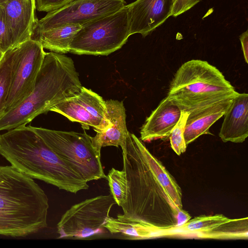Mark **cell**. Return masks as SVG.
Returning a JSON list of instances; mask_svg holds the SVG:
<instances>
[{
    "mask_svg": "<svg viewBox=\"0 0 248 248\" xmlns=\"http://www.w3.org/2000/svg\"><path fill=\"white\" fill-rule=\"evenodd\" d=\"M4 53H3L2 52H1L0 51V62L2 58V56L3 55Z\"/></svg>",
    "mask_w": 248,
    "mask_h": 248,
    "instance_id": "cell-32",
    "label": "cell"
},
{
    "mask_svg": "<svg viewBox=\"0 0 248 248\" xmlns=\"http://www.w3.org/2000/svg\"><path fill=\"white\" fill-rule=\"evenodd\" d=\"M238 93L216 67L205 61L191 60L175 73L167 97L182 111L189 113Z\"/></svg>",
    "mask_w": 248,
    "mask_h": 248,
    "instance_id": "cell-5",
    "label": "cell"
},
{
    "mask_svg": "<svg viewBox=\"0 0 248 248\" xmlns=\"http://www.w3.org/2000/svg\"><path fill=\"white\" fill-rule=\"evenodd\" d=\"M234 97L189 113L184 133L186 144L187 145L201 135L211 134L209 128L224 115Z\"/></svg>",
    "mask_w": 248,
    "mask_h": 248,
    "instance_id": "cell-17",
    "label": "cell"
},
{
    "mask_svg": "<svg viewBox=\"0 0 248 248\" xmlns=\"http://www.w3.org/2000/svg\"><path fill=\"white\" fill-rule=\"evenodd\" d=\"M13 38V48L32 37L37 18L30 0H8L2 5Z\"/></svg>",
    "mask_w": 248,
    "mask_h": 248,
    "instance_id": "cell-13",
    "label": "cell"
},
{
    "mask_svg": "<svg viewBox=\"0 0 248 248\" xmlns=\"http://www.w3.org/2000/svg\"><path fill=\"white\" fill-rule=\"evenodd\" d=\"M130 36L128 7L125 5L82 25L70 43L69 52L108 55L121 48Z\"/></svg>",
    "mask_w": 248,
    "mask_h": 248,
    "instance_id": "cell-6",
    "label": "cell"
},
{
    "mask_svg": "<svg viewBox=\"0 0 248 248\" xmlns=\"http://www.w3.org/2000/svg\"><path fill=\"white\" fill-rule=\"evenodd\" d=\"M73 0H35V7L38 11L48 13L59 9Z\"/></svg>",
    "mask_w": 248,
    "mask_h": 248,
    "instance_id": "cell-26",
    "label": "cell"
},
{
    "mask_svg": "<svg viewBox=\"0 0 248 248\" xmlns=\"http://www.w3.org/2000/svg\"><path fill=\"white\" fill-rule=\"evenodd\" d=\"M8 0H0V5H3Z\"/></svg>",
    "mask_w": 248,
    "mask_h": 248,
    "instance_id": "cell-30",
    "label": "cell"
},
{
    "mask_svg": "<svg viewBox=\"0 0 248 248\" xmlns=\"http://www.w3.org/2000/svg\"><path fill=\"white\" fill-rule=\"evenodd\" d=\"M145 155L157 180L164 187L179 210L183 209L181 189L162 163L146 148Z\"/></svg>",
    "mask_w": 248,
    "mask_h": 248,
    "instance_id": "cell-21",
    "label": "cell"
},
{
    "mask_svg": "<svg viewBox=\"0 0 248 248\" xmlns=\"http://www.w3.org/2000/svg\"><path fill=\"white\" fill-rule=\"evenodd\" d=\"M81 27L79 24L64 25L35 33L31 38L38 40L44 48L66 53L69 52L70 43Z\"/></svg>",
    "mask_w": 248,
    "mask_h": 248,
    "instance_id": "cell-19",
    "label": "cell"
},
{
    "mask_svg": "<svg viewBox=\"0 0 248 248\" xmlns=\"http://www.w3.org/2000/svg\"><path fill=\"white\" fill-rule=\"evenodd\" d=\"M242 50L245 62L248 63V31L247 30L239 36Z\"/></svg>",
    "mask_w": 248,
    "mask_h": 248,
    "instance_id": "cell-28",
    "label": "cell"
},
{
    "mask_svg": "<svg viewBox=\"0 0 248 248\" xmlns=\"http://www.w3.org/2000/svg\"><path fill=\"white\" fill-rule=\"evenodd\" d=\"M13 38L6 22L3 7L0 5V51L3 53L12 49Z\"/></svg>",
    "mask_w": 248,
    "mask_h": 248,
    "instance_id": "cell-25",
    "label": "cell"
},
{
    "mask_svg": "<svg viewBox=\"0 0 248 248\" xmlns=\"http://www.w3.org/2000/svg\"><path fill=\"white\" fill-rule=\"evenodd\" d=\"M125 3L124 0H73L58 10L47 13L41 19H37L33 34L66 24L82 26L120 9Z\"/></svg>",
    "mask_w": 248,
    "mask_h": 248,
    "instance_id": "cell-10",
    "label": "cell"
},
{
    "mask_svg": "<svg viewBox=\"0 0 248 248\" xmlns=\"http://www.w3.org/2000/svg\"><path fill=\"white\" fill-rule=\"evenodd\" d=\"M82 85L72 59L46 52L31 94L0 118V131L26 125L60 102L76 96Z\"/></svg>",
    "mask_w": 248,
    "mask_h": 248,
    "instance_id": "cell-4",
    "label": "cell"
},
{
    "mask_svg": "<svg viewBox=\"0 0 248 248\" xmlns=\"http://www.w3.org/2000/svg\"><path fill=\"white\" fill-rule=\"evenodd\" d=\"M60 157L88 182L106 178L100 153L86 133L51 130L30 126Z\"/></svg>",
    "mask_w": 248,
    "mask_h": 248,
    "instance_id": "cell-7",
    "label": "cell"
},
{
    "mask_svg": "<svg viewBox=\"0 0 248 248\" xmlns=\"http://www.w3.org/2000/svg\"><path fill=\"white\" fill-rule=\"evenodd\" d=\"M14 48L4 53L0 62V118L5 113L11 82Z\"/></svg>",
    "mask_w": 248,
    "mask_h": 248,
    "instance_id": "cell-22",
    "label": "cell"
},
{
    "mask_svg": "<svg viewBox=\"0 0 248 248\" xmlns=\"http://www.w3.org/2000/svg\"><path fill=\"white\" fill-rule=\"evenodd\" d=\"M110 194L119 206L124 204L127 198V181L125 171L114 168L109 170L107 176Z\"/></svg>",
    "mask_w": 248,
    "mask_h": 248,
    "instance_id": "cell-23",
    "label": "cell"
},
{
    "mask_svg": "<svg viewBox=\"0 0 248 248\" xmlns=\"http://www.w3.org/2000/svg\"><path fill=\"white\" fill-rule=\"evenodd\" d=\"M32 5L35 7V0H30ZM36 8V7H35Z\"/></svg>",
    "mask_w": 248,
    "mask_h": 248,
    "instance_id": "cell-31",
    "label": "cell"
},
{
    "mask_svg": "<svg viewBox=\"0 0 248 248\" xmlns=\"http://www.w3.org/2000/svg\"><path fill=\"white\" fill-rule=\"evenodd\" d=\"M181 110L167 97L163 99L148 117L140 128V139L150 141L169 137L179 121Z\"/></svg>",
    "mask_w": 248,
    "mask_h": 248,
    "instance_id": "cell-14",
    "label": "cell"
},
{
    "mask_svg": "<svg viewBox=\"0 0 248 248\" xmlns=\"http://www.w3.org/2000/svg\"><path fill=\"white\" fill-rule=\"evenodd\" d=\"M109 124L104 130L96 132L92 137L93 144L96 150L100 153L102 147L113 146L124 147L126 139L129 132L126 124L125 109L123 103L118 100L106 101Z\"/></svg>",
    "mask_w": 248,
    "mask_h": 248,
    "instance_id": "cell-15",
    "label": "cell"
},
{
    "mask_svg": "<svg viewBox=\"0 0 248 248\" xmlns=\"http://www.w3.org/2000/svg\"><path fill=\"white\" fill-rule=\"evenodd\" d=\"M104 227L111 234H121L131 240L145 239L155 237L157 227L139 222L122 220L109 217Z\"/></svg>",
    "mask_w": 248,
    "mask_h": 248,
    "instance_id": "cell-20",
    "label": "cell"
},
{
    "mask_svg": "<svg viewBox=\"0 0 248 248\" xmlns=\"http://www.w3.org/2000/svg\"><path fill=\"white\" fill-rule=\"evenodd\" d=\"M188 115V112L181 111L180 119L169 136L171 147L178 155L184 153L186 149L187 145L185 141L184 133Z\"/></svg>",
    "mask_w": 248,
    "mask_h": 248,
    "instance_id": "cell-24",
    "label": "cell"
},
{
    "mask_svg": "<svg viewBox=\"0 0 248 248\" xmlns=\"http://www.w3.org/2000/svg\"><path fill=\"white\" fill-rule=\"evenodd\" d=\"M116 204L109 194L72 205L57 224L58 238L85 239L103 233L111 209Z\"/></svg>",
    "mask_w": 248,
    "mask_h": 248,
    "instance_id": "cell-8",
    "label": "cell"
},
{
    "mask_svg": "<svg viewBox=\"0 0 248 248\" xmlns=\"http://www.w3.org/2000/svg\"><path fill=\"white\" fill-rule=\"evenodd\" d=\"M191 218L190 215L183 209L179 210L177 216V226H179L187 222Z\"/></svg>",
    "mask_w": 248,
    "mask_h": 248,
    "instance_id": "cell-29",
    "label": "cell"
},
{
    "mask_svg": "<svg viewBox=\"0 0 248 248\" xmlns=\"http://www.w3.org/2000/svg\"><path fill=\"white\" fill-rule=\"evenodd\" d=\"M201 0H175L173 2L171 16L177 17L189 10Z\"/></svg>",
    "mask_w": 248,
    "mask_h": 248,
    "instance_id": "cell-27",
    "label": "cell"
},
{
    "mask_svg": "<svg viewBox=\"0 0 248 248\" xmlns=\"http://www.w3.org/2000/svg\"><path fill=\"white\" fill-rule=\"evenodd\" d=\"M175 0H173V1H174Z\"/></svg>",
    "mask_w": 248,
    "mask_h": 248,
    "instance_id": "cell-33",
    "label": "cell"
},
{
    "mask_svg": "<svg viewBox=\"0 0 248 248\" xmlns=\"http://www.w3.org/2000/svg\"><path fill=\"white\" fill-rule=\"evenodd\" d=\"M49 111L80 123L84 129L93 127L96 132L104 130L109 124L106 101L97 93L83 86L77 95L56 104Z\"/></svg>",
    "mask_w": 248,
    "mask_h": 248,
    "instance_id": "cell-11",
    "label": "cell"
},
{
    "mask_svg": "<svg viewBox=\"0 0 248 248\" xmlns=\"http://www.w3.org/2000/svg\"><path fill=\"white\" fill-rule=\"evenodd\" d=\"M14 48L11 86L5 113L31 94L46 53L41 43L32 38Z\"/></svg>",
    "mask_w": 248,
    "mask_h": 248,
    "instance_id": "cell-9",
    "label": "cell"
},
{
    "mask_svg": "<svg viewBox=\"0 0 248 248\" xmlns=\"http://www.w3.org/2000/svg\"><path fill=\"white\" fill-rule=\"evenodd\" d=\"M219 137L224 142L242 143L248 136V94L239 93L224 114Z\"/></svg>",
    "mask_w": 248,
    "mask_h": 248,
    "instance_id": "cell-16",
    "label": "cell"
},
{
    "mask_svg": "<svg viewBox=\"0 0 248 248\" xmlns=\"http://www.w3.org/2000/svg\"><path fill=\"white\" fill-rule=\"evenodd\" d=\"M48 199L30 176L0 166V235L25 237L47 227Z\"/></svg>",
    "mask_w": 248,
    "mask_h": 248,
    "instance_id": "cell-3",
    "label": "cell"
},
{
    "mask_svg": "<svg viewBox=\"0 0 248 248\" xmlns=\"http://www.w3.org/2000/svg\"><path fill=\"white\" fill-rule=\"evenodd\" d=\"M173 0H136L128 4L130 35L145 37L171 16Z\"/></svg>",
    "mask_w": 248,
    "mask_h": 248,
    "instance_id": "cell-12",
    "label": "cell"
},
{
    "mask_svg": "<svg viewBox=\"0 0 248 248\" xmlns=\"http://www.w3.org/2000/svg\"><path fill=\"white\" fill-rule=\"evenodd\" d=\"M232 219L222 214L202 215L190 219L181 226L167 228H158L156 237L190 236L204 238L208 233Z\"/></svg>",
    "mask_w": 248,
    "mask_h": 248,
    "instance_id": "cell-18",
    "label": "cell"
},
{
    "mask_svg": "<svg viewBox=\"0 0 248 248\" xmlns=\"http://www.w3.org/2000/svg\"><path fill=\"white\" fill-rule=\"evenodd\" d=\"M0 155L19 171L60 189L76 194L89 188L88 182L30 125H20L0 134Z\"/></svg>",
    "mask_w": 248,
    "mask_h": 248,
    "instance_id": "cell-2",
    "label": "cell"
},
{
    "mask_svg": "<svg viewBox=\"0 0 248 248\" xmlns=\"http://www.w3.org/2000/svg\"><path fill=\"white\" fill-rule=\"evenodd\" d=\"M146 147L129 132L122 149L123 170L127 181V198L117 218L139 222L159 228L177 226L179 210L157 180L145 155Z\"/></svg>",
    "mask_w": 248,
    "mask_h": 248,
    "instance_id": "cell-1",
    "label": "cell"
}]
</instances>
